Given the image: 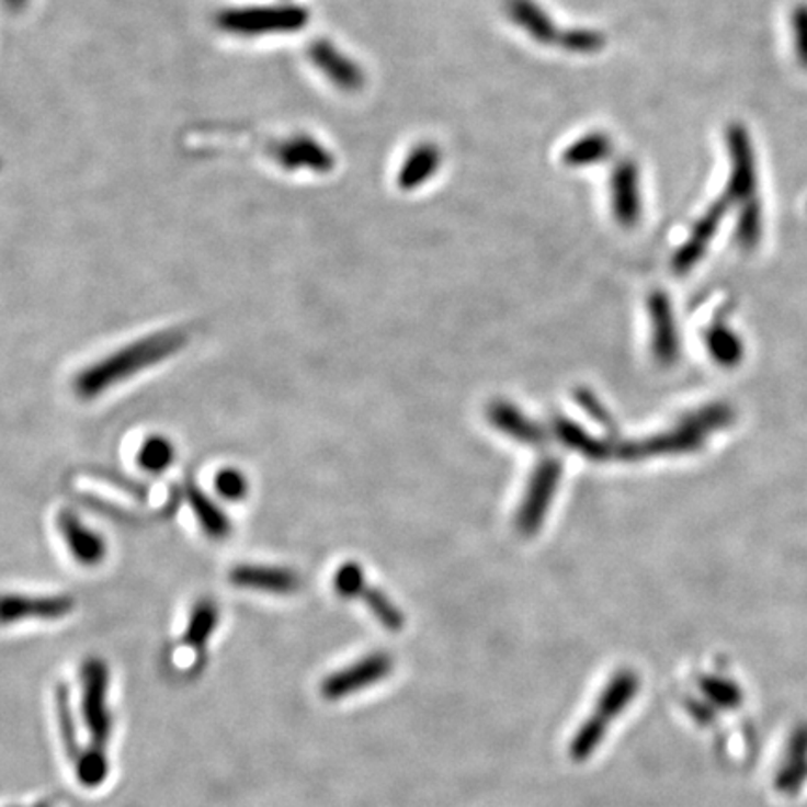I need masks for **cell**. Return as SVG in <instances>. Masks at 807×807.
I'll return each instance as SVG.
<instances>
[{"mask_svg": "<svg viewBox=\"0 0 807 807\" xmlns=\"http://www.w3.org/2000/svg\"><path fill=\"white\" fill-rule=\"evenodd\" d=\"M190 339V331L180 328L143 337L139 341L116 350L107 357L95 361L94 365L82 368L73 382V389L84 400L100 397L109 389H113L114 385L124 384L146 368H151L172 355H177L180 350L187 346Z\"/></svg>", "mask_w": 807, "mask_h": 807, "instance_id": "6da1fadb", "label": "cell"}, {"mask_svg": "<svg viewBox=\"0 0 807 807\" xmlns=\"http://www.w3.org/2000/svg\"><path fill=\"white\" fill-rule=\"evenodd\" d=\"M708 432L703 429L700 419L694 411L684 417L675 429L668 430L663 434L647 437L645 442L615 443V461H641L650 456H666V454L695 453L705 445Z\"/></svg>", "mask_w": 807, "mask_h": 807, "instance_id": "7a4b0ae2", "label": "cell"}, {"mask_svg": "<svg viewBox=\"0 0 807 807\" xmlns=\"http://www.w3.org/2000/svg\"><path fill=\"white\" fill-rule=\"evenodd\" d=\"M81 711L84 726L89 729L92 746L107 748L111 738V713H109V669L100 658H89L81 671Z\"/></svg>", "mask_w": 807, "mask_h": 807, "instance_id": "3957f363", "label": "cell"}, {"mask_svg": "<svg viewBox=\"0 0 807 807\" xmlns=\"http://www.w3.org/2000/svg\"><path fill=\"white\" fill-rule=\"evenodd\" d=\"M562 466L559 458H544L536 466L531 477L527 493L518 511L516 527L524 535H533L541 530L544 516L548 514L549 504L554 501L557 486L561 480Z\"/></svg>", "mask_w": 807, "mask_h": 807, "instance_id": "277c9868", "label": "cell"}, {"mask_svg": "<svg viewBox=\"0 0 807 807\" xmlns=\"http://www.w3.org/2000/svg\"><path fill=\"white\" fill-rule=\"evenodd\" d=\"M729 154V180L724 195L732 202H746L755 196L757 161L750 132L742 124H731L726 132Z\"/></svg>", "mask_w": 807, "mask_h": 807, "instance_id": "5b68a950", "label": "cell"}, {"mask_svg": "<svg viewBox=\"0 0 807 807\" xmlns=\"http://www.w3.org/2000/svg\"><path fill=\"white\" fill-rule=\"evenodd\" d=\"M307 23V12L296 7L249 8L225 13L223 29L238 34L294 32Z\"/></svg>", "mask_w": 807, "mask_h": 807, "instance_id": "8992f818", "label": "cell"}, {"mask_svg": "<svg viewBox=\"0 0 807 807\" xmlns=\"http://www.w3.org/2000/svg\"><path fill=\"white\" fill-rule=\"evenodd\" d=\"M76 607L70 594L55 596H25V594H0V625H12L21 621H58L68 617Z\"/></svg>", "mask_w": 807, "mask_h": 807, "instance_id": "52a82bcc", "label": "cell"}, {"mask_svg": "<svg viewBox=\"0 0 807 807\" xmlns=\"http://www.w3.org/2000/svg\"><path fill=\"white\" fill-rule=\"evenodd\" d=\"M729 206H731V201L724 195L714 204H711L705 214L701 215L700 221L695 223L687 240L677 251L675 259H673L675 273L690 272L703 259V254L711 246L714 234L718 232L719 225L724 221Z\"/></svg>", "mask_w": 807, "mask_h": 807, "instance_id": "ba28073f", "label": "cell"}, {"mask_svg": "<svg viewBox=\"0 0 807 807\" xmlns=\"http://www.w3.org/2000/svg\"><path fill=\"white\" fill-rule=\"evenodd\" d=\"M58 530L62 533L64 543L77 562L84 567H95L107 557V541L82 522L73 511H62L57 518Z\"/></svg>", "mask_w": 807, "mask_h": 807, "instance_id": "9c48e42d", "label": "cell"}, {"mask_svg": "<svg viewBox=\"0 0 807 807\" xmlns=\"http://www.w3.org/2000/svg\"><path fill=\"white\" fill-rule=\"evenodd\" d=\"M650 323H652V352L660 365L669 366L675 363L681 352L679 329H677L675 312L671 307L668 294L652 292L649 297Z\"/></svg>", "mask_w": 807, "mask_h": 807, "instance_id": "30bf717a", "label": "cell"}, {"mask_svg": "<svg viewBox=\"0 0 807 807\" xmlns=\"http://www.w3.org/2000/svg\"><path fill=\"white\" fill-rule=\"evenodd\" d=\"M232 586L249 591L270 594L296 593L302 580L299 576L283 567H265V565H240L230 572Z\"/></svg>", "mask_w": 807, "mask_h": 807, "instance_id": "8fae6325", "label": "cell"}, {"mask_svg": "<svg viewBox=\"0 0 807 807\" xmlns=\"http://www.w3.org/2000/svg\"><path fill=\"white\" fill-rule=\"evenodd\" d=\"M613 215L625 228L636 227L641 215L639 172L634 161H621L612 174Z\"/></svg>", "mask_w": 807, "mask_h": 807, "instance_id": "7c38bea8", "label": "cell"}, {"mask_svg": "<svg viewBox=\"0 0 807 807\" xmlns=\"http://www.w3.org/2000/svg\"><path fill=\"white\" fill-rule=\"evenodd\" d=\"M310 60L323 71V76L337 87L348 92H355L363 87L365 76L357 64L352 62L341 50L334 49L333 44L318 42L310 47Z\"/></svg>", "mask_w": 807, "mask_h": 807, "instance_id": "4fadbf2b", "label": "cell"}, {"mask_svg": "<svg viewBox=\"0 0 807 807\" xmlns=\"http://www.w3.org/2000/svg\"><path fill=\"white\" fill-rule=\"evenodd\" d=\"M183 493L202 531L214 541H227L228 535L232 533V522L227 512L223 511L201 486L191 480L183 486Z\"/></svg>", "mask_w": 807, "mask_h": 807, "instance_id": "5bb4252c", "label": "cell"}, {"mask_svg": "<svg viewBox=\"0 0 807 807\" xmlns=\"http://www.w3.org/2000/svg\"><path fill=\"white\" fill-rule=\"evenodd\" d=\"M488 419L496 429L501 430L504 435H509L516 442L527 443V445H541L546 440L544 430L531 421L530 417L524 416L518 410L516 406L503 400H496L488 408Z\"/></svg>", "mask_w": 807, "mask_h": 807, "instance_id": "9a60e30c", "label": "cell"}, {"mask_svg": "<svg viewBox=\"0 0 807 807\" xmlns=\"http://www.w3.org/2000/svg\"><path fill=\"white\" fill-rule=\"evenodd\" d=\"M507 13L520 29H524L531 38L541 44H559L562 32L549 20L548 13L533 0H509Z\"/></svg>", "mask_w": 807, "mask_h": 807, "instance_id": "2e32d148", "label": "cell"}, {"mask_svg": "<svg viewBox=\"0 0 807 807\" xmlns=\"http://www.w3.org/2000/svg\"><path fill=\"white\" fill-rule=\"evenodd\" d=\"M555 435L559 437L562 445L572 448L576 453L583 454L589 461H610L613 458L615 443L604 442L599 437L587 434L586 430L580 429L578 424L568 421L565 417H557L554 421Z\"/></svg>", "mask_w": 807, "mask_h": 807, "instance_id": "e0dca14e", "label": "cell"}, {"mask_svg": "<svg viewBox=\"0 0 807 807\" xmlns=\"http://www.w3.org/2000/svg\"><path fill=\"white\" fill-rule=\"evenodd\" d=\"M440 163L442 156L434 145L424 143L416 146L398 171V187L410 191L423 185L424 182H429V178L434 177Z\"/></svg>", "mask_w": 807, "mask_h": 807, "instance_id": "ac0fdd59", "label": "cell"}, {"mask_svg": "<svg viewBox=\"0 0 807 807\" xmlns=\"http://www.w3.org/2000/svg\"><path fill=\"white\" fill-rule=\"evenodd\" d=\"M279 158L288 169H310L316 172H328L333 169V158L326 148L307 137H297L284 143Z\"/></svg>", "mask_w": 807, "mask_h": 807, "instance_id": "d6986e66", "label": "cell"}, {"mask_svg": "<svg viewBox=\"0 0 807 807\" xmlns=\"http://www.w3.org/2000/svg\"><path fill=\"white\" fill-rule=\"evenodd\" d=\"M706 350L711 353L714 363L724 368H735L745 360V342L738 337L735 329L724 322H716L706 329Z\"/></svg>", "mask_w": 807, "mask_h": 807, "instance_id": "ffe728a7", "label": "cell"}, {"mask_svg": "<svg viewBox=\"0 0 807 807\" xmlns=\"http://www.w3.org/2000/svg\"><path fill=\"white\" fill-rule=\"evenodd\" d=\"M217 623H219V607L214 600H198L191 612L187 630L183 634V644L191 649H204L208 645L209 637L214 636Z\"/></svg>", "mask_w": 807, "mask_h": 807, "instance_id": "44dd1931", "label": "cell"}, {"mask_svg": "<svg viewBox=\"0 0 807 807\" xmlns=\"http://www.w3.org/2000/svg\"><path fill=\"white\" fill-rule=\"evenodd\" d=\"M612 154V140L605 133H589L586 137L568 146L562 154V161L568 167H591L602 163Z\"/></svg>", "mask_w": 807, "mask_h": 807, "instance_id": "7402d4cb", "label": "cell"}, {"mask_svg": "<svg viewBox=\"0 0 807 807\" xmlns=\"http://www.w3.org/2000/svg\"><path fill=\"white\" fill-rule=\"evenodd\" d=\"M177 448L164 435H150L139 451V466L148 474H163L172 466Z\"/></svg>", "mask_w": 807, "mask_h": 807, "instance_id": "603a6c76", "label": "cell"}, {"mask_svg": "<svg viewBox=\"0 0 807 807\" xmlns=\"http://www.w3.org/2000/svg\"><path fill=\"white\" fill-rule=\"evenodd\" d=\"M55 706H57L58 729H60V738H62L64 748L68 751V755L77 761L82 750L77 738L76 718L71 711L70 694L66 684H58L55 692Z\"/></svg>", "mask_w": 807, "mask_h": 807, "instance_id": "cb8c5ba5", "label": "cell"}, {"mask_svg": "<svg viewBox=\"0 0 807 807\" xmlns=\"http://www.w3.org/2000/svg\"><path fill=\"white\" fill-rule=\"evenodd\" d=\"M763 234V209L761 202L757 196L745 202V208L738 215L737 221V243L738 246L750 251L753 247L759 246Z\"/></svg>", "mask_w": 807, "mask_h": 807, "instance_id": "d4e9b609", "label": "cell"}, {"mask_svg": "<svg viewBox=\"0 0 807 807\" xmlns=\"http://www.w3.org/2000/svg\"><path fill=\"white\" fill-rule=\"evenodd\" d=\"M77 780L81 785L89 788L100 787L107 780L109 763L103 748L90 746L89 750H82L76 761Z\"/></svg>", "mask_w": 807, "mask_h": 807, "instance_id": "484cf974", "label": "cell"}, {"mask_svg": "<svg viewBox=\"0 0 807 807\" xmlns=\"http://www.w3.org/2000/svg\"><path fill=\"white\" fill-rule=\"evenodd\" d=\"M215 490L227 501H241L249 493V480L240 469L227 467L215 475Z\"/></svg>", "mask_w": 807, "mask_h": 807, "instance_id": "4316f807", "label": "cell"}, {"mask_svg": "<svg viewBox=\"0 0 807 807\" xmlns=\"http://www.w3.org/2000/svg\"><path fill=\"white\" fill-rule=\"evenodd\" d=\"M559 44L572 53H596L604 47V36L600 32L575 29V31L562 32Z\"/></svg>", "mask_w": 807, "mask_h": 807, "instance_id": "83f0119b", "label": "cell"}, {"mask_svg": "<svg viewBox=\"0 0 807 807\" xmlns=\"http://www.w3.org/2000/svg\"><path fill=\"white\" fill-rule=\"evenodd\" d=\"M791 34L795 42L796 60L807 70V4H796L791 12Z\"/></svg>", "mask_w": 807, "mask_h": 807, "instance_id": "f1b7e54d", "label": "cell"}, {"mask_svg": "<svg viewBox=\"0 0 807 807\" xmlns=\"http://www.w3.org/2000/svg\"><path fill=\"white\" fill-rule=\"evenodd\" d=\"M578 400H580L581 408H583L589 416L596 419L604 429L612 430V419H610L607 411L604 410V406L596 400L593 393L580 391L578 393Z\"/></svg>", "mask_w": 807, "mask_h": 807, "instance_id": "f546056e", "label": "cell"}, {"mask_svg": "<svg viewBox=\"0 0 807 807\" xmlns=\"http://www.w3.org/2000/svg\"><path fill=\"white\" fill-rule=\"evenodd\" d=\"M36 807H50V806L49 804H47V802H39L38 806Z\"/></svg>", "mask_w": 807, "mask_h": 807, "instance_id": "4dcf8cb0", "label": "cell"}]
</instances>
